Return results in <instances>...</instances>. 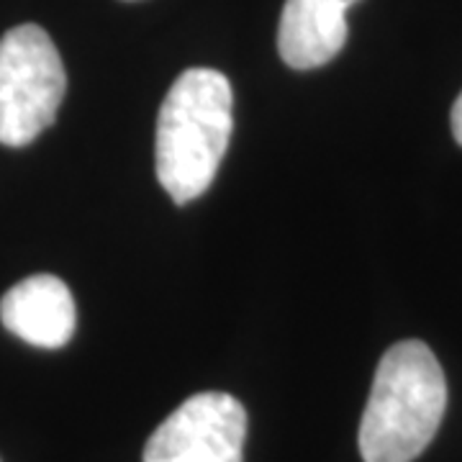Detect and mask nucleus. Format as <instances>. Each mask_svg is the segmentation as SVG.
Wrapping results in <instances>:
<instances>
[{"instance_id": "nucleus-2", "label": "nucleus", "mask_w": 462, "mask_h": 462, "mask_svg": "<svg viewBox=\"0 0 462 462\" xmlns=\"http://www.w3.org/2000/svg\"><path fill=\"white\" fill-rule=\"evenodd\" d=\"M447 409L442 365L419 339L393 345L378 363L360 421L365 462H413L434 439Z\"/></svg>"}, {"instance_id": "nucleus-5", "label": "nucleus", "mask_w": 462, "mask_h": 462, "mask_svg": "<svg viewBox=\"0 0 462 462\" xmlns=\"http://www.w3.org/2000/svg\"><path fill=\"white\" fill-rule=\"evenodd\" d=\"M0 321L29 345L60 349L75 334V298L57 275H32L3 296Z\"/></svg>"}, {"instance_id": "nucleus-3", "label": "nucleus", "mask_w": 462, "mask_h": 462, "mask_svg": "<svg viewBox=\"0 0 462 462\" xmlns=\"http://www.w3.org/2000/svg\"><path fill=\"white\" fill-rule=\"evenodd\" d=\"M62 57L36 23L0 36V144L26 147L50 129L65 100Z\"/></svg>"}, {"instance_id": "nucleus-4", "label": "nucleus", "mask_w": 462, "mask_h": 462, "mask_svg": "<svg viewBox=\"0 0 462 462\" xmlns=\"http://www.w3.org/2000/svg\"><path fill=\"white\" fill-rule=\"evenodd\" d=\"M247 411L229 393L206 391L182 401L154 430L144 462H242Z\"/></svg>"}, {"instance_id": "nucleus-6", "label": "nucleus", "mask_w": 462, "mask_h": 462, "mask_svg": "<svg viewBox=\"0 0 462 462\" xmlns=\"http://www.w3.org/2000/svg\"><path fill=\"white\" fill-rule=\"evenodd\" d=\"M357 0H285L278 51L293 69L331 62L346 42V11Z\"/></svg>"}, {"instance_id": "nucleus-1", "label": "nucleus", "mask_w": 462, "mask_h": 462, "mask_svg": "<svg viewBox=\"0 0 462 462\" xmlns=\"http://www.w3.org/2000/svg\"><path fill=\"white\" fill-rule=\"evenodd\" d=\"M234 93L226 75L190 67L167 90L157 118V178L178 206L214 182L234 129Z\"/></svg>"}, {"instance_id": "nucleus-7", "label": "nucleus", "mask_w": 462, "mask_h": 462, "mask_svg": "<svg viewBox=\"0 0 462 462\" xmlns=\"http://www.w3.org/2000/svg\"><path fill=\"white\" fill-rule=\"evenodd\" d=\"M452 134H455V139H457V144L462 147V93L455 100V106H452Z\"/></svg>"}]
</instances>
